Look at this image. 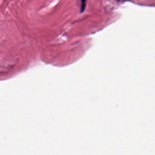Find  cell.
<instances>
[{"mask_svg":"<svg viewBox=\"0 0 155 155\" xmlns=\"http://www.w3.org/2000/svg\"><path fill=\"white\" fill-rule=\"evenodd\" d=\"M81 12L83 13L84 12L87 5V0H81Z\"/></svg>","mask_w":155,"mask_h":155,"instance_id":"cell-1","label":"cell"}]
</instances>
